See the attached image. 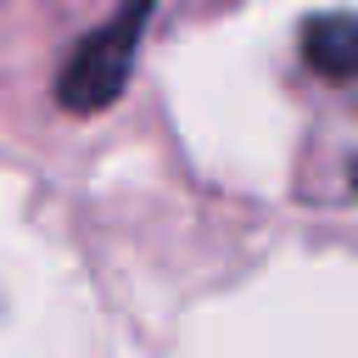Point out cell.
<instances>
[{"instance_id":"cell-1","label":"cell","mask_w":358,"mask_h":358,"mask_svg":"<svg viewBox=\"0 0 358 358\" xmlns=\"http://www.w3.org/2000/svg\"><path fill=\"white\" fill-rule=\"evenodd\" d=\"M151 11H157V0H123L101 28H90V34L73 45V56H67L62 73H56V101H62L67 112H101V106H112V101L123 95Z\"/></svg>"},{"instance_id":"cell-2","label":"cell","mask_w":358,"mask_h":358,"mask_svg":"<svg viewBox=\"0 0 358 358\" xmlns=\"http://www.w3.org/2000/svg\"><path fill=\"white\" fill-rule=\"evenodd\" d=\"M302 56L324 78H352L358 73V11H324L308 17L302 28Z\"/></svg>"},{"instance_id":"cell-3","label":"cell","mask_w":358,"mask_h":358,"mask_svg":"<svg viewBox=\"0 0 358 358\" xmlns=\"http://www.w3.org/2000/svg\"><path fill=\"white\" fill-rule=\"evenodd\" d=\"M352 190H358V162H352Z\"/></svg>"}]
</instances>
